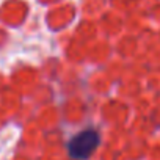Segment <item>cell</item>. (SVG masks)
<instances>
[{
  "mask_svg": "<svg viewBox=\"0 0 160 160\" xmlns=\"http://www.w3.org/2000/svg\"><path fill=\"white\" fill-rule=\"evenodd\" d=\"M101 137L94 127H88L75 133L68 143L69 157L74 160H88L99 146Z\"/></svg>",
  "mask_w": 160,
  "mask_h": 160,
  "instance_id": "6da1fadb",
  "label": "cell"
}]
</instances>
